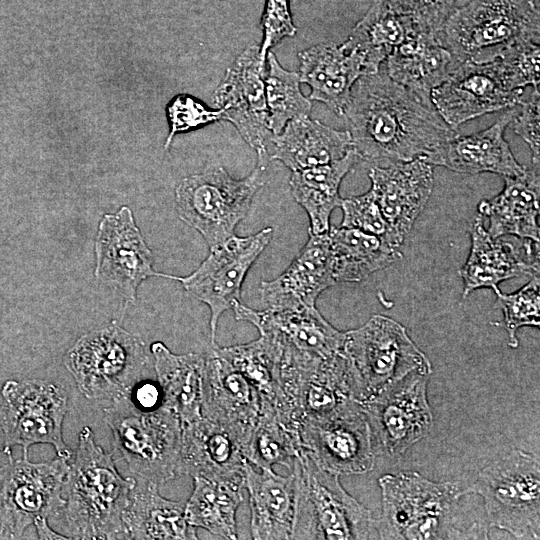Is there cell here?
Returning a JSON list of instances; mask_svg holds the SVG:
<instances>
[{
  "mask_svg": "<svg viewBox=\"0 0 540 540\" xmlns=\"http://www.w3.org/2000/svg\"><path fill=\"white\" fill-rule=\"evenodd\" d=\"M360 160L386 166L427 159L456 134L426 101L387 73L361 76L342 115Z\"/></svg>",
  "mask_w": 540,
  "mask_h": 540,
  "instance_id": "1",
  "label": "cell"
},
{
  "mask_svg": "<svg viewBox=\"0 0 540 540\" xmlns=\"http://www.w3.org/2000/svg\"><path fill=\"white\" fill-rule=\"evenodd\" d=\"M382 515L376 520L378 538L486 539L489 523L467 520L461 503L468 488L454 482H434L417 472L383 475Z\"/></svg>",
  "mask_w": 540,
  "mask_h": 540,
  "instance_id": "2",
  "label": "cell"
},
{
  "mask_svg": "<svg viewBox=\"0 0 540 540\" xmlns=\"http://www.w3.org/2000/svg\"><path fill=\"white\" fill-rule=\"evenodd\" d=\"M135 477H122L113 453L99 446L84 426L69 461L63 487L64 525L70 539H125L123 512Z\"/></svg>",
  "mask_w": 540,
  "mask_h": 540,
  "instance_id": "3",
  "label": "cell"
},
{
  "mask_svg": "<svg viewBox=\"0 0 540 540\" xmlns=\"http://www.w3.org/2000/svg\"><path fill=\"white\" fill-rule=\"evenodd\" d=\"M290 472L296 483L292 539L375 538L376 520L371 511L344 490L339 474L321 467L304 448L295 457Z\"/></svg>",
  "mask_w": 540,
  "mask_h": 540,
  "instance_id": "4",
  "label": "cell"
},
{
  "mask_svg": "<svg viewBox=\"0 0 540 540\" xmlns=\"http://www.w3.org/2000/svg\"><path fill=\"white\" fill-rule=\"evenodd\" d=\"M104 420L133 477L160 485L180 476L182 423L173 411L140 408L129 394L105 407Z\"/></svg>",
  "mask_w": 540,
  "mask_h": 540,
  "instance_id": "5",
  "label": "cell"
},
{
  "mask_svg": "<svg viewBox=\"0 0 540 540\" xmlns=\"http://www.w3.org/2000/svg\"><path fill=\"white\" fill-rule=\"evenodd\" d=\"M534 0H469L454 8L440 38L459 62H493L520 39L540 35Z\"/></svg>",
  "mask_w": 540,
  "mask_h": 540,
  "instance_id": "6",
  "label": "cell"
},
{
  "mask_svg": "<svg viewBox=\"0 0 540 540\" xmlns=\"http://www.w3.org/2000/svg\"><path fill=\"white\" fill-rule=\"evenodd\" d=\"M149 359L143 340L113 323L82 335L64 365L84 397L110 403L130 394Z\"/></svg>",
  "mask_w": 540,
  "mask_h": 540,
  "instance_id": "7",
  "label": "cell"
},
{
  "mask_svg": "<svg viewBox=\"0 0 540 540\" xmlns=\"http://www.w3.org/2000/svg\"><path fill=\"white\" fill-rule=\"evenodd\" d=\"M344 353L353 396L360 403L415 370L432 372L431 362L406 328L384 315H373L363 326L345 332Z\"/></svg>",
  "mask_w": 540,
  "mask_h": 540,
  "instance_id": "8",
  "label": "cell"
},
{
  "mask_svg": "<svg viewBox=\"0 0 540 540\" xmlns=\"http://www.w3.org/2000/svg\"><path fill=\"white\" fill-rule=\"evenodd\" d=\"M267 166L257 164L243 179H234L223 167L213 168L181 180L175 190L180 219L197 230L209 248L234 235L267 179Z\"/></svg>",
  "mask_w": 540,
  "mask_h": 540,
  "instance_id": "9",
  "label": "cell"
},
{
  "mask_svg": "<svg viewBox=\"0 0 540 540\" xmlns=\"http://www.w3.org/2000/svg\"><path fill=\"white\" fill-rule=\"evenodd\" d=\"M468 489L482 497L490 526L518 539L539 538L540 464L535 455L509 452L484 467Z\"/></svg>",
  "mask_w": 540,
  "mask_h": 540,
  "instance_id": "10",
  "label": "cell"
},
{
  "mask_svg": "<svg viewBox=\"0 0 540 540\" xmlns=\"http://www.w3.org/2000/svg\"><path fill=\"white\" fill-rule=\"evenodd\" d=\"M235 318L254 325L277 348L281 363L311 375L344 355L345 332L332 326L316 309H251L240 301L231 307Z\"/></svg>",
  "mask_w": 540,
  "mask_h": 540,
  "instance_id": "11",
  "label": "cell"
},
{
  "mask_svg": "<svg viewBox=\"0 0 540 540\" xmlns=\"http://www.w3.org/2000/svg\"><path fill=\"white\" fill-rule=\"evenodd\" d=\"M0 393L3 453L8 458L16 445L21 446L23 458H28L32 445L48 444L58 457L72 459L73 452L63 438V421L68 410L64 389L40 379L7 380Z\"/></svg>",
  "mask_w": 540,
  "mask_h": 540,
  "instance_id": "12",
  "label": "cell"
},
{
  "mask_svg": "<svg viewBox=\"0 0 540 540\" xmlns=\"http://www.w3.org/2000/svg\"><path fill=\"white\" fill-rule=\"evenodd\" d=\"M69 461L13 460L0 468V535L21 538L37 521L59 514L65 504L63 487Z\"/></svg>",
  "mask_w": 540,
  "mask_h": 540,
  "instance_id": "13",
  "label": "cell"
},
{
  "mask_svg": "<svg viewBox=\"0 0 540 540\" xmlns=\"http://www.w3.org/2000/svg\"><path fill=\"white\" fill-rule=\"evenodd\" d=\"M302 448L324 469L339 474H364L373 469L375 451L362 404L349 399L333 410L304 416L298 427Z\"/></svg>",
  "mask_w": 540,
  "mask_h": 540,
  "instance_id": "14",
  "label": "cell"
},
{
  "mask_svg": "<svg viewBox=\"0 0 540 540\" xmlns=\"http://www.w3.org/2000/svg\"><path fill=\"white\" fill-rule=\"evenodd\" d=\"M431 373L415 370L361 403L375 454L401 455L427 436L432 425L427 399Z\"/></svg>",
  "mask_w": 540,
  "mask_h": 540,
  "instance_id": "15",
  "label": "cell"
},
{
  "mask_svg": "<svg viewBox=\"0 0 540 540\" xmlns=\"http://www.w3.org/2000/svg\"><path fill=\"white\" fill-rule=\"evenodd\" d=\"M523 91L499 59L461 62L431 91L430 99L445 123L456 130L477 117L517 106Z\"/></svg>",
  "mask_w": 540,
  "mask_h": 540,
  "instance_id": "16",
  "label": "cell"
},
{
  "mask_svg": "<svg viewBox=\"0 0 540 540\" xmlns=\"http://www.w3.org/2000/svg\"><path fill=\"white\" fill-rule=\"evenodd\" d=\"M272 235L271 227L246 237L233 235L211 248L209 255L193 273L185 277H175L190 295L209 306L211 345H216L220 316L231 308L234 302L240 301L246 274L269 244Z\"/></svg>",
  "mask_w": 540,
  "mask_h": 540,
  "instance_id": "17",
  "label": "cell"
},
{
  "mask_svg": "<svg viewBox=\"0 0 540 540\" xmlns=\"http://www.w3.org/2000/svg\"><path fill=\"white\" fill-rule=\"evenodd\" d=\"M264 63L260 46H248L227 69L212 101L216 108L223 109L224 120L231 122L256 151L257 164L268 166L274 134L269 128Z\"/></svg>",
  "mask_w": 540,
  "mask_h": 540,
  "instance_id": "18",
  "label": "cell"
},
{
  "mask_svg": "<svg viewBox=\"0 0 540 540\" xmlns=\"http://www.w3.org/2000/svg\"><path fill=\"white\" fill-rule=\"evenodd\" d=\"M95 276L114 287L128 302L136 301L137 288L150 276L174 279L156 272L148 248L132 211L122 207L115 214H105L99 223L95 242Z\"/></svg>",
  "mask_w": 540,
  "mask_h": 540,
  "instance_id": "19",
  "label": "cell"
},
{
  "mask_svg": "<svg viewBox=\"0 0 540 540\" xmlns=\"http://www.w3.org/2000/svg\"><path fill=\"white\" fill-rule=\"evenodd\" d=\"M205 353L202 416L232 434L245 453L260 417V396L250 381L219 355L217 345Z\"/></svg>",
  "mask_w": 540,
  "mask_h": 540,
  "instance_id": "20",
  "label": "cell"
},
{
  "mask_svg": "<svg viewBox=\"0 0 540 540\" xmlns=\"http://www.w3.org/2000/svg\"><path fill=\"white\" fill-rule=\"evenodd\" d=\"M371 191L389 229L390 243L399 248L425 208L433 189V165L424 159L372 166Z\"/></svg>",
  "mask_w": 540,
  "mask_h": 540,
  "instance_id": "21",
  "label": "cell"
},
{
  "mask_svg": "<svg viewBox=\"0 0 540 540\" xmlns=\"http://www.w3.org/2000/svg\"><path fill=\"white\" fill-rule=\"evenodd\" d=\"M483 215L477 213L470 225L471 249L460 270L463 298L481 288L498 289L502 281L539 274V243L515 237L494 238L484 227Z\"/></svg>",
  "mask_w": 540,
  "mask_h": 540,
  "instance_id": "22",
  "label": "cell"
},
{
  "mask_svg": "<svg viewBox=\"0 0 540 540\" xmlns=\"http://www.w3.org/2000/svg\"><path fill=\"white\" fill-rule=\"evenodd\" d=\"M289 267L277 278L260 283L261 299L271 309L314 307L333 286V260L328 232L313 234Z\"/></svg>",
  "mask_w": 540,
  "mask_h": 540,
  "instance_id": "23",
  "label": "cell"
},
{
  "mask_svg": "<svg viewBox=\"0 0 540 540\" xmlns=\"http://www.w3.org/2000/svg\"><path fill=\"white\" fill-rule=\"evenodd\" d=\"M517 106L509 108L490 127L470 134L453 135L426 162L466 174L494 173L504 177L521 175L525 167L517 162L504 138Z\"/></svg>",
  "mask_w": 540,
  "mask_h": 540,
  "instance_id": "24",
  "label": "cell"
},
{
  "mask_svg": "<svg viewBox=\"0 0 540 540\" xmlns=\"http://www.w3.org/2000/svg\"><path fill=\"white\" fill-rule=\"evenodd\" d=\"M245 463L242 446L221 426L203 416L182 424L180 476L244 481Z\"/></svg>",
  "mask_w": 540,
  "mask_h": 540,
  "instance_id": "25",
  "label": "cell"
},
{
  "mask_svg": "<svg viewBox=\"0 0 540 540\" xmlns=\"http://www.w3.org/2000/svg\"><path fill=\"white\" fill-rule=\"evenodd\" d=\"M244 488L249 495L251 535L256 540L292 539L296 514L294 475L276 474L246 460Z\"/></svg>",
  "mask_w": 540,
  "mask_h": 540,
  "instance_id": "26",
  "label": "cell"
},
{
  "mask_svg": "<svg viewBox=\"0 0 540 540\" xmlns=\"http://www.w3.org/2000/svg\"><path fill=\"white\" fill-rule=\"evenodd\" d=\"M300 81L311 88L310 100L342 116L356 81L366 75L363 58L343 44L321 43L298 54Z\"/></svg>",
  "mask_w": 540,
  "mask_h": 540,
  "instance_id": "27",
  "label": "cell"
},
{
  "mask_svg": "<svg viewBox=\"0 0 540 540\" xmlns=\"http://www.w3.org/2000/svg\"><path fill=\"white\" fill-rule=\"evenodd\" d=\"M459 62L440 34L418 31L397 46L386 59V73L396 83L426 101Z\"/></svg>",
  "mask_w": 540,
  "mask_h": 540,
  "instance_id": "28",
  "label": "cell"
},
{
  "mask_svg": "<svg viewBox=\"0 0 540 540\" xmlns=\"http://www.w3.org/2000/svg\"><path fill=\"white\" fill-rule=\"evenodd\" d=\"M504 180L501 193L478 205V212L488 217V233L494 238L514 236L539 243V167H525L521 175Z\"/></svg>",
  "mask_w": 540,
  "mask_h": 540,
  "instance_id": "29",
  "label": "cell"
},
{
  "mask_svg": "<svg viewBox=\"0 0 540 540\" xmlns=\"http://www.w3.org/2000/svg\"><path fill=\"white\" fill-rule=\"evenodd\" d=\"M352 148L349 131H340L309 117L289 121L274 135L269 159L279 160L293 171L328 164Z\"/></svg>",
  "mask_w": 540,
  "mask_h": 540,
  "instance_id": "30",
  "label": "cell"
},
{
  "mask_svg": "<svg viewBox=\"0 0 540 540\" xmlns=\"http://www.w3.org/2000/svg\"><path fill=\"white\" fill-rule=\"evenodd\" d=\"M158 484L136 478L123 512L125 539H198L185 517V503L159 493Z\"/></svg>",
  "mask_w": 540,
  "mask_h": 540,
  "instance_id": "31",
  "label": "cell"
},
{
  "mask_svg": "<svg viewBox=\"0 0 540 540\" xmlns=\"http://www.w3.org/2000/svg\"><path fill=\"white\" fill-rule=\"evenodd\" d=\"M162 405L173 411L182 424L202 417V383L206 353H172L162 342L150 346Z\"/></svg>",
  "mask_w": 540,
  "mask_h": 540,
  "instance_id": "32",
  "label": "cell"
},
{
  "mask_svg": "<svg viewBox=\"0 0 540 540\" xmlns=\"http://www.w3.org/2000/svg\"><path fill=\"white\" fill-rule=\"evenodd\" d=\"M418 31L416 24L387 0H372L343 45L360 54L366 75L375 74L393 50Z\"/></svg>",
  "mask_w": 540,
  "mask_h": 540,
  "instance_id": "33",
  "label": "cell"
},
{
  "mask_svg": "<svg viewBox=\"0 0 540 540\" xmlns=\"http://www.w3.org/2000/svg\"><path fill=\"white\" fill-rule=\"evenodd\" d=\"M359 160L358 154L351 148L336 161L292 172L289 182L291 192L308 214L311 233L329 231L331 213L340 207L342 201L340 184Z\"/></svg>",
  "mask_w": 540,
  "mask_h": 540,
  "instance_id": "34",
  "label": "cell"
},
{
  "mask_svg": "<svg viewBox=\"0 0 540 540\" xmlns=\"http://www.w3.org/2000/svg\"><path fill=\"white\" fill-rule=\"evenodd\" d=\"M336 282H359L400 258L398 248L382 237L358 229L328 231Z\"/></svg>",
  "mask_w": 540,
  "mask_h": 540,
  "instance_id": "35",
  "label": "cell"
},
{
  "mask_svg": "<svg viewBox=\"0 0 540 540\" xmlns=\"http://www.w3.org/2000/svg\"><path fill=\"white\" fill-rule=\"evenodd\" d=\"M244 481L193 477V492L185 502L187 522L214 536L236 540V513L243 501Z\"/></svg>",
  "mask_w": 540,
  "mask_h": 540,
  "instance_id": "36",
  "label": "cell"
},
{
  "mask_svg": "<svg viewBox=\"0 0 540 540\" xmlns=\"http://www.w3.org/2000/svg\"><path fill=\"white\" fill-rule=\"evenodd\" d=\"M217 352L255 387L262 411H274L279 419L282 410V391L276 351L264 335L252 342L220 348Z\"/></svg>",
  "mask_w": 540,
  "mask_h": 540,
  "instance_id": "37",
  "label": "cell"
},
{
  "mask_svg": "<svg viewBox=\"0 0 540 540\" xmlns=\"http://www.w3.org/2000/svg\"><path fill=\"white\" fill-rule=\"evenodd\" d=\"M266 58L269 70L264 81L269 128L277 135L289 121L309 117L312 103L300 90L298 72L284 69L272 52L268 51Z\"/></svg>",
  "mask_w": 540,
  "mask_h": 540,
  "instance_id": "38",
  "label": "cell"
},
{
  "mask_svg": "<svg viewBox=\"0 0 540 540\" xmlns=\"http://www.w3.org/2000/svg\"><path fill=\"white\" fill-rule=\"evenodd\" d=\"M301 448L299 434L283 425L275 412L265 411L260 413L244 454L256 467L272 469L280 464L291 471Z\"/></svg>",
  "mask_w": 540,
  "mask_h": 540,
  "instance_id": "39",
  "label": "cell"
},
{
  "mask_svg": "<svg viewBox=\"0 0 540 540\" xmlns=\"http://www.w3.org/2000/svg\"><path fill=\"white\" fill-rule=\"evenodd\" d=\"M497 296L496 306L504 314V325L508 333V344L518 347L516 332L524 326L540 325V278L539 274L516 292L506 294L500 289L494 291Z\"/></svg>",
  "mask_w": 540,
  "mask_h": 540,
  "instance_id": "40",
  "label": "cell"
},
{
  "mask_svg": "<svg viewBox=\"0 0 540 540\" xmlns=\"http://www.w3.org/2000/svg\"><path fill=\"white\" fill-rule=\"evenodd\" d=\"M540 35L527 36L512 44L499 60L521 88L539 89Z\"/></svg>",
  "mask_w": 540,
  "mask_h": 540,
  "instance_id": "41",
  "label": "cell"
},
{
  "mask_svg": "<svg viewBox=\"0 0 540 540\" xmlns=\"http://www.w3.org/2000/svg\"><path fill=\"white\" fill-rule=\"evenodd\" d=\"M340 207L343 212L342 227L374 234L390 243L387 223L371 190L342 199Z\"/></svg>",
  "mask_w": 540,
  "mask_h": 540,
  "instance_id": "42",
  "label": "cell"
},
{
  "mask_svg": "<svg viewBox=\"0 0 540 540\" xmlns=\"http://www.w3.org/2000/svg\"><path fill=\"white\" fill-rule=\"evenodd\" d=\"M167 114L170 123V133L166 139L165 149L168 148L177 133L225 119L223 109L217 108L211 110L200 101L185 94L178 95L172 99L167 107Z\"/></svg>",
  "mask_w": 540,
  "mask_h": 540,
  "instance_id": "43",
  "label": "cell"
},
{
  "mask_svg": "<svg viewBox=\"0 0 540 540\" xmlns=\"http://www.w3.org/2000/svg\"><path fill=\"white\" fill-rule=\"evenodd\" d=\"M423 32L440 34L456 0H387Z\"/></svg>",
  "mask_w": 540,
  "mask_h": 540,
  "instance_id": "44",
  "label": "cell"
},
{
  "mask_svg": "<svg viewBox=\"0 0 540 540\" xmlns=\"http://www.w3.org/2000/svg\"><path fill=\"white\" fill-rule=\"evenodd\" d=\"M264 38L260 47V54L266 60L268 50L284 37H292L296 27L292 21L289 0H266L265 11L262 17Z\"/></svg>",
  "mask_w": 540,
  "mask_h": 540,
  "instance_id": "45",
  "label": "cell"
},
{
  "mask_svg": "<svg viewBox=\"0 0 540 540\" xmlns=\"http://www.w3.org/2000/svg\"><path fill=\"white\" fill-rule=\"evenodd\" d=\"M540 98L539 89H533L527 101H520L512 119L513 130L530 147L532 164L539 167L540 163Z\"/></svg>",
  "mask_w": 540,
  "mask_h": 540,
  "instance_id": "46",
  "label": "cell"
},
{
  "mask_svg": "<svg viewBox=\"0 0 540 540\" xmlns=\"http://www.w3.org/2000/svg\"><path fill=\"white\" fill-rule=\"evenodd\" d=\"M130 398L140 408L155 409L162 406V393L158 382L141 380L131 390Z\"/></svg>",
  "mask_w": 540,
  "mask_h": 540,
  "instance_id": "47",
  "label": "cell"
},
{
  "mask_svg": "<svg viewBox=\"0 0 540 540\" xmlns=\"http://www.w3.org/2000/svg\"><path fill=\"white\" fill-rule=\"evenodd\" d=\"M34 526L39 539H70L69 536H62L52 530L48 525V519L39 520Z\"/></svg>",
  "mask_w": 540,
  "mask_h": 540,
  "instance_id": "48",
  "label": "cell"
}]
</instances>
